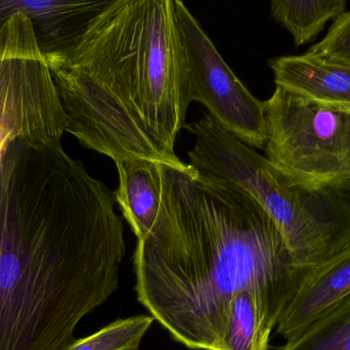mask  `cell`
<instances>
[{
	"label": "cell",
	"mask_w": 350,
	"mask_h": 350,
	"mask_svg": "<svg viewBox=\"0 0 350 350\" xmlns=\"http://www.w3.org/2000/svg\"><path fill=\"white\" fill-rule=\"evenodd\" d=\"M115 193L61 140L12 136L0 151V350H67L119 288L126 254Z\"/></svg>",
	"instance_id": "1"
},
{
	"label": "cell",
	"mask_w": 350,
	"mask_h": 350,
	"mask_svg": "<svg viewBox=\"0 0 350 350\" xmlns=\"http://www.w3.org/2000/svg\"><path fill=\"white\" fill-rule=\"evenodd\" d=\"M159 168V213L133 255L139 303L191 350L220 349L228 304L244 290L277 328L308 273L275 222L234 183L191 164Z\"/></svg>",
	"instance_id": "2"
},
{
	"label": "cell",
	"mask_w": 350,
	"mask_h": 350,
	"mask_svg": "<svg viewBox=\"0 0 350 350\" xmlns=\"http://www.w3.org/2000/svg\"><path fill=\"white\" fill-rule=\"evenodd\" d=\"M66 132L112 158L183 164L191 104L174 0H110L77 47L47 62Z\"/></svg>",
	"instance_id": "3"
},
{
	"label": "cell",
	"mask_w": 350,
	"mask_h": 350,
	"mask_svg": "<svg viewBox=\"0 0 350 350\" xmlns=\"http://www.w3.org/2000/svg\"><path fill=\"white\" fill-rule=\"evenodd\" d=\"M206 168L242 187L265 209L300 271L318 268L350 244V180L300 176L232 135L214 145Z\"/></svg>",
	"instance_id": "4"
},
{
	"label": "cell",
	"mask_w": 350,
	"mask_h": 350,
	"mask_svg": "<svg viewBox=\"0 0 350 350\" xmlns=\"http://www.w3.org/2000/svg\"><path fill=\"white\" fill-rule=\"evenodd\" d=\"M267 158L316 180H350V111L275 86L265 101Z\"/></svg>",
	"instance_id": "5"
},
{
	"label": "cell",
	"mask_w": 350,
	"mask_h": 350,
	"mask_svg": "<svg viewBox=\"0 0 350 350\" xmlns=\"http://www.w3.org/2000/svg\"><path fill=\"white\" fill-rule=\"evenodd\" d=\"M66 127L65 113L31 21L16 14L0 30V150L12 136L61 140Z\"/></svg>",
	"instance_id": "6"
},
{
	"label": "cell",
	"mask_w": 350,
	"mask_h": 350,
	"mask_svg": "<svg viewBox=\"0 0 350 350\" xmlns=\"http://www.w3.org/2000/svg\"><path fill=\"white\" fill-rule=\"evenodd\" d=\"M174 4L189 100L203 104L222 127L249 147H265V103L234 75L185 3L174 0Z\"/></svg>",
	"instance_id": "7"
},
{
	"label": "cell",
	"mask_w": 350,
	"mask_h": 350,
	"mask_svg": "<svg viewBox=\"0 0 350 350\" xmlns=\"http://www.w3.org/2000/svg\"><path fill=\"white\" fill-rule=\"evenodd\" d=\"M110 0H0V30L16 14L32 24L37 45L45 61L73 51Z\"/></svg>",
	"instance_id": "8"
},
{
	"label": "cell",
	"mask_w": 350,
	"mask_h": 350,
	"mask_svg": "<svg viewBox=\"0 0 350 350\" xmlns=\"http://www.w3.org/2000/svg\"><path fill=\"white\" fill-rule=\"evenodd\" d=\"M350 297V244L308 273L277 326L286 341Z\"/></svg>",
	"instance_id": "9"
},
{
	"label": "cell",
	"mask_w": 350,
	"mask_h": 350,
	"mask_svg": "<svg viewBox=\"0 0 350 350\" xmlns=\"http://www.w3.org/2000/svg\"><path fill=\"white\" fill-rule=\"evenodd\" d=\"M275 86L306 100L350 111V66L306 51L269 60Z\"/></svg>",
	"instance_id": "10"
},
{
	"label": "cell",
	"mask_w": 350,
	"mask_h": 350,
	"mask_svg": "<svg viewBox=\"0 0 350 350\" xmlns=\"http://www.w3.org/2000/svg\"><path fill=\"white\" fill-rule=\"evenodd\" d=\"M115 164L119 174L115 199L137 240H143L151 232L159 213L160 162L126 158Z\"/></svg>",
	"instance_id": "11"
},
{
	"label": "cell",
	"mask_w": 350,
	"mask_h": 350,
	"mask_svg": "<svg viewBox=\"0 0 350 350\" xmlns=\"http://www.w3.org/2000/svg\"><path fill=\"white\" fill-rule=\"evenodd\" d=\"M273 330L258 297L244 290L237 293L228 304L226 331L219 350H269Z\"/></svg>",
	"instance_id": "12"
},
{
	"label": "cell",
	"mask_w": 350,
	"mask_h": 350,
	"mask_svg": "<svg viewBox=\"0 0 350 350\" xmlns=\"http://www.w3.org/2000/svg\"><path fill=\"white\" fill-rule=\"evenodd\" d=\"M347 12L345 0H273L271 16L287 29L296 47L312 42L333 21Z\"/></svg>",
	"instance_id": "13"
},
{
	"label": "cell",
	"mask_w": 350,
	"mask_h": 350,
	"mask_svg": "<svg viewBox=\"0 0 350 350\" xmlns=\"http://www.w3.org/2000/svg\"><path fill=\"white\" fill-rule=\"evenodd\" d=\"M281 350H350V297L287 340Z\"/></svg>",
	"instance_id": "14"
},
{
	"label": "cell",
	"mask_w": 350,
	"mask_h": 350,
	"mask_svg": "<svg viewBox=\"0 0 350 350\" xmlns=\"http://www.w3.org/2000/svg\"><path fill=\"white\" fill-rule=\"evenodd\" d=\"M154 321L151 316L115 321L85 338L77 339L67 350H139Z\"/></svg>",
	"instance_id": "15"
},
{
	"label": "cell",
	"mask_w": 350,
	"mask_h": 350,
	"mask_svg": "<svg viewBox=\"0 0 350 350\" xmlns=\"http://www.w3.org/2000/svg\"><path fill=\"white\" fill-rule=\"evenodd\" d=\"M308 53L350 66V10L332 23L326 36L312 45Z\"/></svg>",
	"instance_id": "16"
}]
</instances>
